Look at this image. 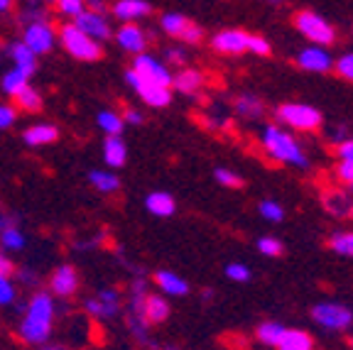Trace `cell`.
Here are the masks:
<instances>
[{"label":"cell","instance_id":"obj_43","mask_svg":"<svg viewBox=\"0 0 353 350\" xmlns=\"http://www.w3.org/2000/svg\"><path fill=\"white\" fill-rule=\"evenodd\" d=\"M165 64H174V66H184L187 64V50H184L182 44H172V47H165Z\"/></svg>","mask_w":353,"mask_h":350},{"label":"cell","instance_id":"obj_19","mask_svg":"<svg viewBox=\"0 0 353 350\" xmlns=\"http://www.w3.org/2000/svg\"><path fill=\"white\" fill-rule=\"evenodd\" d=\"M8 56H10V61H12V69H17V72H22L25 76H30V79L34 76L39 56H34L32 52H30L28 47L20 42V39L8 44Z\"/></svg>","mask_w":353,"mask_h":350},{"label":"cell","instance_id":"obj_20","mask_svg":"<svg viewBox=\"0 0 353 350\" xmlns=\"http://www.w3.org/2000/svg\"><path fill=\"white\" fill-rule=\"evenodd\" d=\"M101 154H103V165L108 169H121L128 162V145L123 137H105L101 145Z\"/></svg>","mask_w":353,"mask_h":350},{"label":"cell","instance_id":"obj_11","mask_svg":"<svg viewBox=\"0 0 353 350\" xmlns=\"http://www.w3.org/2000/svg\"><path fill=\"white\" fill-rule=\"evenodd\" d=\"M79 289H81V274L74 265L64 262L54 267V272L50 274V289H47L54 299H72L79 294Z\"/></svg>","mask_w":353,"mask_h":350},{"label":"cell","instance_id":"obj_54","mask_svg":"<svg viewBox=\"0 0 353 350\" xmlns=\"http://www.w3.org/2000/svg\"><path fill=\"white\" fill-rule=\"evenodd\" d=\"M331 140H334V143H343V140H346V137H351L348 135V130H346V125H339V127H331Z\"/></svg>","mask_w":353,"mask_h":350},{"label":"cell","instance_id":"obj_5","mask_svg":"<svg viewBox=\"0 0 353 350\" xmlns=\"http://www.w3.org/2000/svg\"><path fill=\"white\" fill-rule=\"evenodd\" d=\"M123 309H125V301H123V291L118 287H103L96 291V296L83 299V311L99 321H113L121 316Z\"/></svg>","mask_w":353,"mask_h":350},{"label":"cell","instance_id":"obj_17","mask_svg":"<svg viewBox=\"0 0 353 350\" xmlns=\"http://www.w3.org/2000/svg\"><path fill=\"white\" fill-rule=\"evenodd\" d=\"M110 15L121 22H135L140 17L152 15V3L150 0H116L110 6Z\"/></svg>","mask_w":353,"mask_h":350},{"label":"cell","instance_id":"obj_23","mask_svg":"<svg viewBox=\"0 0 353 350\" xmlns=\"http://www.w3.org/2000/svg\"><path fill=\"white\" fill-rule=\"evenodd\" d=\"M145 208H148V214H152L154 218H170L176 211V201L167 192H150L148 198H145Z\"/></svg>","mask_w":353,"mask_h":350},{"label":"cell","instance_id":"obj_41","mask_svg":"<svg viewBox=\"0 0 353 350\" xmlns=\"http://www.w3.org/2000/svg\"><path fill=\"white\" fill-rule=\"evenodd\" d=\"M201 121L206 123V125L211 127V130H221V127L228 125V113L221 105H214V108L209 110V113L201 115Z\"/></svg>","mask_w":353,"mask_h":350},{"label":"cell","instance_id":"obj_9","mask_svg":"<svg viewBox=\"0 0 353 350\" xmlns=\"http://www.w3.org/2000/svg\"><path fill=\"white\" fill-rule=\"evenodd\" d=\"M312 318L316 326L326 331H348L353 326V311L339 301H321L312 309Z\"/></svg>","mask_w":353,"mask_h":350},{"label":"cell","instance_id":"obj_1","mask_svg":"<svg viewBox=\"0 0 353 350\" xmlns=\"http://www.w3.org/2000/svg\"><path fill=\"white\" fill-rule=\"evenodd\" d=\"M57 299L47 289H34L28 299V307L22 311L17 336L28 345H44L54 331Z\"/></svg>","mask_w":353,"mask_h":350},{"label":"cell","instance_id":"obj_12","mask_svg":"<svg viewBox=\"0 0 353 350\" xmlns=\"http://www.w3.org/2000/svg\"><path fill=\"white\" fill-rule=\"evenodd\" d=\"M294 61H297L299 69L312 72V74H326L334 69V56H331V52L326 50V47H319V44H309V47L299 50Z\"/></svg>","mask_w":353,"mask_h":350},{"label":"cell","instance_id":"obj_8","mask_svg":"<svg viewBox=\"0 0 353 350\" xmlns=\"http://www.w3.org/2000/svg\"><path fill=\"white\" fill-rule=\"evenodd\" d=\"M125 81H128V86L132 88V93H135L145 105H150V108H167V105L172 103V88L148 81V79L138 76L132 69L125 72Z\"/></svg>","mask_w":353,"mask_h":350},{"label":"cell","instance_id":"obj_60","mask_svg":"<svg viewBox=\"0 0 353 350\" xmlns=\"http://www.w3.org/2000/svg\"><path fill=\"white\" fill-rule=\"evenodd\" d=\"M272 3H280V0H272Z\"/></svg>","mask_w":353,"mask_h":350},{"label":"cell","instance_id":"obj_42","mask_svg":"<svg viewBox=\"0 0 353 350\" xmlns=\"http://www.w3.org/2000/svg\"><path fill=\"white\" fill-rule=\"evenodd\" d=\"M214 176L221 186H228V189H241L243 186V176L236 174L233 169H226V167H219V169L214 172Z\"/></svg>","mask_w":353,"mask_h":350},{"label":"cell","instance_id":"obj_2","mask_svg":"<svg viewBox=\"0 0 353 350\" xmlns=\"http://www.w3.org/2000/svg\"><path fill=\"white\" fill-rule=\"evenodd\" d=\"M260 143H263L265 152L270 154L275 162H280V165L299 167V169H307L309 167V157L304 152V147L297 143V137L290 130H285L282 125H265Z\"/></svg>","mask_w":353,"mask_h":350},{"label":"cell","instance_id":"obj_53","mask_svg":"<svg viewBox=\"0 0 353 350\" xmlns=\"http://www.w3.org/2000/svg\"><path fill=\"white\" fill-rule=\"evenodd\" d=\"M17 279H20V282H22V285H28V287H34V285H37V272H34V269H25V267H22L20 269V272H17Z\"/></svg>","mask_w":353,"mask_h":350},{"label":"cell","instance_id":"obj_3","mask_svg":"<svg viewBox=\"0 0 353 350\" xmlns=\"http://www.w3.org/2000/svg\"><path fill=\"white\" fill-rule=\"evenodd\" d=\"M57 42L64 47L66 54L74 56L77 61L94 64V61H99L103 56V44L91 39L88 34H83L74 22H66V25H61L57 30Z\"/></svg>","mask_w":353,"mask_h":350},{"label":"cell","instance_id":"obj_7","mask_svg":"<svg viewBox=\"0 0 353 350\" xmlns=\"http://www.w3.org/2000/svg\"><path fill=\"white\" fill-rule=\"evenodd\" d=\"M20 42L32 52L34 56H44L50 54L57 47V28L50 20H37V22H28L22 28V37Z\"/></svg>","mask_w":353,"mask_h":350},{"label":"cell","instance_id":"obj_40","mask_svg":"<svg viewBox=\"0 0 353 350\" xmlns=\"http://www.w3.org/2000/svg\"><path fill=\"white\" fill-rule=\"evenodd\" d=\"M282 250H285L282 240H277V238H272V236H263L258 240V252L265 255V258H280Z\"/></svg>","mask_w":353,"mask_h":350},{"label":"cell","instance_id":"obj_39","mask_svg":"<svg viewBox=\"0 0 353 350\" xmlns=\"http://www.w3.org/2000/svg\"><path fill=\"white\" fill-rule=\"evenodd\" d=\"M226 277L231 279V282H238V285H245V282L253 279V269L245 262H231V265H226Z\"/></svg>","mask_w":353,"mask_h":350},{"label":"cell","instance_id":"obj_24","mask_svg":"<svg viewBox=\"0 0 353 350\" xmlns=\"http://www.w3.org/2000/svg\"><path fill=\"white\" fill-rule=\"evenodd\" d=\"M172 313L170 299L165 294H148L145 296V318H148L150 326H157V323H165Z\"/></svg>","mask_w":353,"mask_h":350},{"label":"cell","instance_id":"obj_6","mask_svg":"<svg viewBox=\"0 0 353 350\" xmlns=\"http://www.w3.org/2000/svg\"><path fill=\"white\" fill-rule=\"evenodd\" d=\"M294 28H297V32L304 39H309L312 44H319V47H329L336 39V32L331 28V22L324 20L314 10H299L294 15Z\"/></svg>","mask_w":353,"mask_h":350},{"label":"cell","instance_id":"obj_50","mask_svg":"<svg viewBox=\"0 0 353 350\" xmlns=\"http://www.w3.org/2000/svg\"><path fill=\"white\" fill-rule=\"evenodd\" d=\"M336 176H339V181H343V184L351 186L353 184V162H339Z\"/></svg>","mask_w":353,"mask_h":350},{"label":"cell","instance_id":"obj_25","mask_svg":"<svg viewBox=\"0 0 353 350\" xmlns=\"http://www.w3.org/2000/svg\"><path fill=\"white\" fill-rule=\"evenodd\" d=\"M88 184L94 186L99 194H103V196L121 192V176L113 169H91L88 172Z\"/></svg>","mask_w":353,"mask_h":350},{"label":"cell","instance_id":"obj_21","mask_svg":"<svg viewBox=\"0 0 353 350\" xmlns=\"http://www.w3.org/2000/svg\"><path fill=\"white\" fill-rule=\"evenodd\" d=\"M204 74L199 72V69H179L172 76V91H179L184 96H196L204 88Z\"/></svg>","mask_w":353,"mask_h":350},{"label":"cell","instance_id":"obj_29","mask_svg":"<svg viewBox=\"0 0 353 350\" xmlns=\"http://www.w3.org/2000/svg\"><path fill=\"white\" fill-rule=\"evenodd\" d=\"M189 17H184L182 12H165V15L160 17V28L162 32L167 34V37L172 39H182L184 30L189 28Z\"/></svg>","mask_w":353,"mask_h":350},{"label":"cell","instance_id":"obj_45","mask_svg":"<svg viewBox=\"0 0 353 350\" xmlns=\"http://www.w3.org/2000/svg\"><path fill=\"white\" fill-rule=\"evenodd\" d=\"M248 52H253V54H258V56H268L272 52V47H270V42H268L265 37H260V34H250Z\"/></svg>","mask_w":353,"mask_h":350},{"label":"cell","instance_id":"obj_15","mask_svg":"<svg viewBox=\"0 0 353 350\" xmlns=\"http://www.w3.org/2000/svg\"><path fill=\"white\" fill-rule=\"evenodd\" d=\"M248 37L250 34L245 32V30H221V32L214 34V39H211V47H214V52H219V54H226V56H238L243 54V52H248Z\"/></svg>","mask_w":353,"mask_h":350},{"label":"cell","instance_id":"obj_27","mask_svg":"<svg viewBox=\"0 0 353 350\" xmlns=\"http://www.w3.org/2000/svg\"><path fill=\"white\" fill-rule=\"evenodd\" d=\"M96 125H99V130L103 132L105 137H121L123 130H125L123 115L118 113V110H110V108L99 110V115H96Z\"/></svg>","mask_w":353,"mask_h":350},{"label":"cell","instance_id":"obj_37","mask_svg":"<svg viewBox=\"0 0 353 350\" xmlns=\"http://www.w3.org/2000/svg\"><path fill=\"white\" fill-rule=\"evenodd\" d=\"M258 214L263 216L268 223H280V220L285 218V208H282V203L272 201V198H265V201L258 203Z\"/></svg>","mask_w":353,"mask_h":350},{"label":"cell","instance_id":"obj_48","mask_svg":"<svg viewBox=\"0 0 353 350\" xmlns=\"http://www.w3.org/2000/svg\"><path fill=\"white\" fill-rule=\"evenodd\" d=\"M201 39H204V30L199 28L196 22H189V28L184 30V34H182V39H179V42H182V44H199Z\"/></svg>","mask_w":353,"mask_h":350},{"label":"cell","instance_id":"obj_55","mask_svg":"<svg viewBox=\"0 0 353 350\" xmlns=\"http://www.w3.org/2000/svg\"><path fill=\"white\" fill-rule=\"evenodd\" d=\"M83 6H86V10H96V12H105V10H108L105 0H83Z\"/></svg>","mask_w":353,"mask_h":350},{"label":"cell","instance_id":"obj_32","mask_svg":"<svg viewBox=\"0 0 353 350\" xmlns=\"http://www.w3.org/2000/svg\"><path fill=\"white\" fill-rule=\"evenodd\" d=\"M282 333H285V326L277 321H263L255 329V336H258V340L263 345H270V348H277V343H280Z\"/></svg>","mask_w":353,"mask_h":350},{"label":"cell","instance_id":"obj_49","mask_svg":"<svg viewBox=\"0 0 353 350\" xmlns=\"http://www.w3.org/2000/svg\"><path fill=\"white\" fill-rule=\"evenodd\" d=\"M336 157L339 162H353V137H346L343 143L336 145Z\"/></svg>","mask_w":353,"mask_h":350},{"label":"cell","instance_id":"obj_56","mask_svg":"<svg viewBox=\"0 0 353 350\" xmlns=\"http://www.w3.org/2000/svg\"><path fill=\"white\" fill-rule=\"evenodd\" d=\"M12 225H20V218H17V216H10V214L0 216V230L12 228Z\"/></svg>","mask_w":353,"mask_h":350},{"label":"cell","instance_id":"obj_57","mask_svg":"<svg viewBox=\"0 0 353 350\" xmlns=\"http://www.w3.org/2000/svg\"><path fill=\"white\" fill-rule=\"evenodd\" d=\"M15 272V265H12L10 258H6L3 252H0V274H12Z\"/></svg>","mask_w":353,"mask_h":350},{"label":"cell","instance_id":"obj_59","mask_svg":"<svg viewBox=\"0 0 353 350\" xmlns=\"http://www.w3.org/2000/svg\"><path fill=\"white\" fill-rule=\"evenodd\" d=\"M39 350H66V348H59V345H42Z\"/></svg>","mask_w":353,"mask_h":350},{"label":"cell","instance_id":"obj_22","mask_svg":"<svg viewBox=\"0 0 353 350\" xmlns=\"http://www.w3.org/2000/svg\"><path fill=\"white\" fill-rule=\"evenodd\" d=\"M233 113L243 121H260L265 115V103L253 96V93H241L236 101H233Z\"/></svg>","mask_w":353,"mask_h":350},{"label":"cell","instance_id":"obj_14","mask_svg":"<svg viewBox=\"0 0 353 350\" xmlns=\"http://www.w3.org/2000/svg\"><path fill=\"white\" fill-rule=\"evenodd\" d=\"M74 25L81 30L83 34H88L96 42H105V39L113 37V28H110V20L105 17V12L96 10H83L79 17H74Z\"/></svg>","mask_w":353,"mask_h":350},{"label":"cell","instance_id":"obj_46","mask_svg":"<svg viewBox=\"0 0 353 350\" xmlns=\"http://www.w3.org/2000/svg\"><path fill=\"white\" fill-rule=\"evenodd\" d=\"M17 110L15 105L10 103H0V130H8V127H12L17 123Z\"/></svg>","mask_w":353,"mask_h":350},{"label":"cell","instance_id":"obj_26","mask_svg":"<svg viewBox=\"0 0 353 350\" xmlns=\"http://www.w3.org/2000/svg\"><path fill=\"white\" fill-rule=\"evenodd\" d=\"M12 101H15V110H17V113H30V115H34V113H39V110L44 108L42 93H39L37 88L32 86V83H28V86L22 88V91L17 93V96Z\"/></svg>","mask_w":353,"mask_h":350},{"label":"cell","instance_id":"obj_10","mask_svg":"<svg viewBox=\"0 0 353 350\" xmlns=\"http://www.w3.org/2000/svg\"><path fill=\"white\" fill-rule=\"evenodd\" d=\"M130 69L138 74V76L148 79V81L172 88V76H174V72H172L170 66H167L162 59H157L154 54H148V52H143V54H135V56H132Z\"/></svg>","mask_w":353,"mask_h":350},{"label":"cell","instance_id":"obj_28","mask_svg":"<svg viewBox=\"0 0 353 350\" xmlns=\"http://www.w3.org/2000/svg\"><path fill=\"white\" fill-rule=\"evenodd\" d=\"M277 350H314V338L302 329H285Z\"/></svg>","mask_w":353,"mask_h":350},{"label":"cell","instance_id":"obj_58","mask_svg":"<svg viewBox=\"0 0 353 350\" xmlns=\"http://www.w3.org/2000/svg\"><path fill=\"white\" fill-rule=\"evenodd\" d=\"M12 6H15V0H0V15H6V12L12 10Z\"/></svg>","mask_w":353,"mask_h":350},{"label":"cell","instance_id":"obj_47","mask_svg":"<svg viewBox=\"0 0 353 350\" xmlns=\"http://www.w3.org/2000/svg\"><path fill=\"white\" fill-rule=\"evenodd\" d=\"M20 20L28 25V22H37V20H50V15H47V10H44L42 6H30L22 10Z\"/></svg>","mask_w":353,"mask_h":350},{"label":"cell","instance_id":"obj_36","mask_svg":"<svg viewBox=\"0 0 353 350\" xmlns=\"http://www.w3.org/2000/svg\"><path fill=\"white\" fill-rule=\"evenodd\" d=\"M20 299L17 285L12 282L10 274H0V307H12Z\"/></svg>","mask_w":353,"mask_h":350},{"label":"cell","instance_id":"obj_13","mask_svg":"<svg viewBox=\"0 0 353 350\" xmlns=\"http://www.w3.org/2000/svg\"><path fill=\"white\" fill-rule=\"evenodd\" d=\"M113 39H116L118 47H121L123 52H128L130 56L143 54V52L148 50V42H150L145 30L140 28L138 22H121V28L113 32Z\"/></svg>","mask_w":353,"mask_h":350},{"label":"cell","instance_id":"obj_52","mask_svg":"<svg viewBox=\"0 0 353 350\" xmlns=\"http://www.w3.org/2000/svg\"><path fill=\"white\" fill-rule=\"evenodd\" d=\"M123 123H125V125H143V113H140V110H135V108H125L123 110Z\"/></svg>","mask_w":353,"mask_h":350},{"label":"cell","instance_id":"obj_4","mask_svg":"<svg viewBox=\"0 0 353 350\" xmlns=\"http://www.w3.org/2000/svg\"><path fill=\"white\" fill-rule=\"evenodd\" d=\"M275 118L290 132H312L321 125V113L307 103H280L275 108Z\"/></svg>","mask_w":353,"mask_h":350},{"label":"cell","instance_id":"obj_35","mask_svg":"<svg viewBox=\"0 0 353 350\" xmlns=\"http://www.w3.org/2000/svg\"><path fill=\"white\" fill-rule=\"evenodd\" d=\"M125 326L128 331L132 333V338L138 340V343H150V323L145 316L140 313H125Z\"/></svg>","mask_w":353,"mask_h":350},{"label":"cell","instance_id":"obj_51","mask_svg":"<svg viewBox=\"0 0 353 350\" xmlns=\"http://www.w3.org/2000/svg\"><path fill=\"white\" fill-rule=\"evenodd\" d=\"M101 240H105V236L103 233H96V238H83V240H79V243H74V250H94V247H99L101 245Z\"/></svg>","mask_w":353,"mask_h":350},{"label":"cell","instance_id":"obj_34","mask_svg":"<svg viewBox=\"0 0 353 350\" xmlns=\"http://www.w3.org/2000/svg\"><path fill=\"white\" fill-rule=\"evenodd\" d=\"M329 247L336 252L339 258L353 260V230H341L329 238Z\"/></svg>","mask_w":353,"mask_h":350},{"label":"cell","instance_id":"obj_61","mask_svg":"<svg viewBox=\"0 0 353 350\" xmlns=\"http://www.w3.org/2000/svg\"><path fill=\"white\" fill-rule=\"evenodd\" d=\"M351 348H353V338H351Z\"/></svg>","mask_w":353,"mask_h":350},{"label":"cell","instance_id":"obj_44","mask_svg":"<svg viewBox=\"0 0 353 350\" xmlns=\"http://www.w3.org/2000/svg\"><path fill=\"white\" fill-rule=\"evenodd\" d=\"M334 69L339 72V76H343L346 81L353 83V52H346L343 56L334 59Z\"/></svg>","mask_w":353,"mask_h":350},{"label":"cell","instance_id":"obj_33","mask_svg":"<svg viewBox=\"0 0 353 350\" xmlns=\"http://www.w3.org/2000/svg\"><path fill=\"white\" fill-rule=\"evenodd\" d=\"M28 83H30V76H25V74L17 72V69H10V72H6L3 79H0V88H3V93L10 96V99H15Z\"/></svg>","mask_w":353,"mask_h":350},{"label":"cell","instance_id":"obj_16","mask_svg":"<svg viewBox=\"0 0 353 350\" xmlns=\"http://www.w3.org/2000/svg\"><path fill=\"white\" fill-rule=\"evenodd\" d=\"M59 135L61 132L54 123H32L22 130V143L28 147H47V145H54Z\"/></svg>","mask_w":353,"mask_h":350},{"label":"cell","instance_id":"obj_31","mask_svg":"<svg viewBox=\"0 0 353 350\" xmlns=\"http://www.w3.org/2000/svg\"><path fill=\"white\" fill-rule=\"evenodd\" d=\"M28 245V236L20 230V225H12V228L0 230V247L6 252H20Z\"/></svg>","mask_w":353,"mask_h":350},{"label":"cell","instance_id":"obj_38","mask_svg":"<svg viewBox=\"0 0 353 350\" xmlns=\"http://www.w3.org/2000/svg\"><path fill=\"white\" fill-rule=\"evenodd\" d=\"M54 10L64 20H74L86 10V6H83V0H54Z\"/></svg>","mask_w":353,"mask_h":350},{"label":"cell","instance_id":"obj_18","mask_svg":"<svg viewBox=\"0 0 353 350\" xmlns=\"http://www.w3.org/2000/svg\"><path fill=\"white\" fill-rule=\"evenodd\" d=\"M154 285L165 296H187L189 294V282L182 274L172 272V269H157L154 272Z\"/></svg>","mask_w":353,"mask_h":350},{"label":"cell","instance_id":"obj_30","mask_svg":"<svg viewBox=\"0 0 353 350\" xmlns=\"http://www.w3.org/2000/svg\"><path fill=\"white\" fill-rule=\"evenodd\" d=\"M324 206L329 214L339 216V218H346L353 214V201L343 192H329L324 196Z\"/></svg>","mask_w":353,"mask_h":350}]
</instances>
